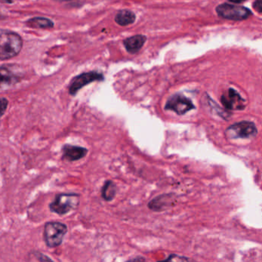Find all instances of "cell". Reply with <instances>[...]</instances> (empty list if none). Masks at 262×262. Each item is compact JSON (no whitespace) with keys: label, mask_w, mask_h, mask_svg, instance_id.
Instances as JSON below:
<instances>
[{"label":"cell","mask_w":262,"mask_h":262,"mask_svg":"<svg viewBox=\"0 0 262 262\" xmlns=\"http://www.w3.org/2000/svg\"><path fill=\"white\" fill-rule=\"evenodd\" d=\"M24 41L20 35L11 30L0 31V60L6 61L16 57L20 53Z\"/></svg>","instance_id":"obj_1"},{"label":"cell","mask_w":262,"mask_h":262,"mask_svg":"<svg viewBox=\"0 0 262 262\" xmlns=\"http://www.w3.org/2000/svg\"><path fill=\"white\" fill-rule=\"evenodd\" d=\"M80 203V194L78 193H59L55 196L50 202L49 208L50 211L59 216L66 215L74 211Z\"/></svg>","instance_id":"obj_2"},{"label":"cell","mask_w":262,"mask_h":262,"mask_svg":"<svg viewBox=\"0 0 262 262\" xmlns=\"http://www.w3.org/2000/svg\"><path fill=\"white\" fill-rule=\"evenodd\" d=\"M68 232V227L60 222H48L43 227V240L50 248L60 246Z\"/></svg>","instance_id":"obj_3"},{"label":"cell","mask_w":262,"mask_h":262,"mask_svg":"<svg viewBox=\"0 0 262 262\" xmlns=\"http://www.w3.org/2000/svg\"><path fill=\"white\" fill-rule=\"evenodd\" d=\"M216 13L222 19L234 21L245 20L252 15V12L246 7L229 4L217 6Z\"/></svg>","instance_id":"obj_4"},{"label":"cell","mask_w":262,"mask_h":262,"mask_svg":"<svg viewBox=\"0 0 262 262\" xmlns=\"http://www.w3.org/2000/svg\"><path fill=\"white\" fill-rule=\"evenodd\" d=\"M105 76L98 71L85 72L75 76L72 79L69 85V93L70 96H75L85 85L96 82H103Z\"/></svg>","instance_id":"obj_5"},{"label":"cell","mask_w":262,"mask_h":262,"mask_svg":"<svg viewBox=\"0 0 262 262\" xmlns=\"http://www.w3.org/2000/svg\"><path fill=\"white\" fill-rule=\"evenodd\" d=\"M195 108L191 99L181 93H176L168 98L165 105L167 111H172L179 116L186 114Z\"/></svg>","instance_id":"obj_6"},{"label":"cell","mask_w":262,"mask_h":262,"mask_svg":"<svg viewBox=\"0 0 262 262\" xmlns=\"http://www.w3.org/2000/svg\"><path fill=\"white\" fill-rule=\"evenodd\" d=\"M257 133V127L254 122L242 121L231 125L226 130V134L231 139H251Z\"/></svg>","instance_id":"obj_7"},{"label":"cell","mask_w":262,"mask_h":262,"mask_svg":"<svg viewBox=\"0 0 262 262\" xmlns=\"http://www.w3.org/2000/svg\"><path fill=\"white\" fill-rule=\"evenodd\" d=\"M222 105L230 110H242L245 108V100L234 89H229L221 98Z\"/></svg>","instance_id":"obj_8"},{"label":"cell","mask_w":262,"mask_h":262,"mask_svg":"<svg viewBox=\"0 0 262 262\" xmlns=\"http://www.w3.org/2000/svg\"><path fill=\"white\" fill-rule=\"evenodd\" d=\"M62 159L67 162H76L83 159L88 154L89 150L86 148L78 145L65 144L62 148Z\"/></svg>","instance_id":"obj_9"},{"label":"cell","mask_w":262,"mask_h":262,"mask_svg":"<svg viewBox=\"0 0 262 262\" xmlns=\"http://www.w3.org/2000/svg\"><path fill=\"white\" fill-rule=\"evenodd\" d=\"M146 41L147 37L144 35H135L124 39L123 46L129 54L135 55L142 50Z\"/></svg>","instance_id":"obj_10"},{"label":"cell","mask_w":262,"mask_h":262,"mask_svg":"<svg viewBox=\"0 0 262 262\" xmlns=\"http://www.w3.org/2000/svg\"><path fill=\"white\" fill-rule=\"evenodd\" d=\"M25 25L30 28L41 29V30H50L54 28L55 24L53 20L46 17L36 16L26 21Z\"/></svg>","instance_id":"obj_11"},{"label":"cell","mask_w":262,"mask_h":262,"mask_svg":"<svg viewBox=\"0 0 262 262\" xmlns=\"http://www.w3.org/2000/svg\"><path fill=\"white\" fill-rule=\"evenodd\" d=\"M136 15L129 10H121L115 16V22L120 27L133 25L136 22Z\"/></svg>","instance_id":"obj_12"},{"label":"cell","mask_w":262,"mask_h":262,"mask_svg":"<svg viewBox=\"0 0 262 262\" xmlns=\"http://www.w3.org/2000/svg\"><path fill=\"white\" fill-rule=\"evenodd\" d=\"M171 198V195L169 194L158 196L148 204V208L154 211H163L169 206Z\"/></svg>","instance_id":"obj_13"},{"label":"cell","mask_w":262,"mask_h":262,"mask_svg":"<svg viewBox=\"0 0 262 262\" xmlns=\"http://www.w3.org/2000/svg\"><path fill=\"white\" fill-rule=\"evenodd\" d=\"M117 194V185L113 181L106 180L101 188V197L105 202H112Z\"/></svg>","instance_id":"obj_14"},{"label":"cell","mask_w":262,"mask_h":262,"mask_svg":"<svg viewBox=\"0 0 262 262\" xmlns=\"http://www.w3.org/2000/svg\"><path fill=\"white\" fill-rule=\"evenodd\" d=\"M0 70L1 73V86L4 85H12L17 83L19 79L17 76L9 70L7 65H3Z\"/></svg>","instance_id":"obj_15"},{"label":"cell","mask_w":262,"mask_h":262,"mask_svg":"<svg viewBox=\"0 0 262 262\" xmlns=\"http://www.w3.org/2000/svg\"><path fill=\"white\" fill-rule=\"evenodd\" d=\"M30 260H37V261H53V259L39 251H33L30 254Z\"/></svg>","instance_id":"obj_16"},{"label":"cell","mask_w":262,"mask_h":262,"mask_svg":"<svg viewBox=\"0 0 262 262\" xmlns=\"http://www.w3.org/2000/svg\"><path fill=\"white\" fill-rule=\"evenodd\" d=\"M0 102H1V116H4L8 108L9 101L7 98L2 97Z\"/></svg>","instance_id":"obj_17"},{"label":"cell","mask_w":262,"mask_h":262,"mask_svg":"<svg viewBox=\"0 0 262 262\" xmlns=\"http://www.w3.org/2000/svg\"><path fill=\"white\" fill-rule=\"evenodd\" d=\"M252 7L257 13H262V0H255L253 3Z\"/></svg>","instance_id":"obj_18"},{"label":"cell","mask_w":262,"mask_h":262,"mask_svg":"<svg viewBox=\"0 0 262 262\" xmlns=\"http://www.w3.org/2000/svg\"><path fill=\"white\" fill-rule=\"evenodd\" d=\"M229 2L233 3V4H242V3L245 2L246 0H228Z\"/></svg>","instance_id":"obj_19"},{"label":"cell","mask_w":262,"mask_h":262,"mask_svg":"<svg viewBox=\"0 0 262 262\" xmlns=\"http://www.w3.org/2000/svg\"><path fill=\"white\" fill-rule=\"evenodd\" d=\"M1 4H11L13 3V0H0Z\"/></svg>","instance_id":"obj_20"},{"label":"cell","mask_w":262,"mask_h":262,"mask_svg":"<svg viewBox=\"0 0 262 262\" xmlns=\"http://www.w3.org/2000/svg\"><path fill=\"white\" fill-rule=\"evenodd\" d=\"M145 260V258H143V257H136V258L132 259V260Z\"/></svg>","instance_id":"obj_21"},{"label":"cell","mask_w":262,"mask_h":262,"mask_svg":"<svg viewBox=\"0 0 262 262\" xmlns=\"http://www.w3.org/2000/svg\"><path fill=\"white\" fill-rule=\"evenodd\" d=\"M59 1H62V2H67V1H72V0H59Z\"/></svg>","instance_id":"obj_22"}]
</instances>
